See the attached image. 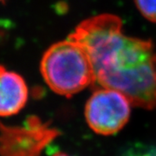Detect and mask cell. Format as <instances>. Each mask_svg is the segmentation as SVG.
Listing matches in <instances>:
<instances>
[{"mask_svg":"<svg viewBox=\"0 0 156 156\" xmlns=\"http://www.w3.org/2000/svg\"><path fill=\"white\" fill-rule=\"evenodd\" d=\"M59 134L37 116H29L23 126L0 122V156H40Z\"/></svg>","mask_w":156,"mask_h":156,"instance_id":"3","label":"cell"},{"mask_svg":"<svg viewBox=\"0 0 156 156\" xmlns=\"http://www.w3.org/2000/svg\"><path fill=\"white\" fill-rule=\"evenodd\" d=\"M68 37L88 53L96 83L121 92L134 106L155 107L156 51L150 40L127 37L113 14L89 17Z\"/></svg>","mask_w":156,"mask_h":156,"instance_id":"1","label":"cell"},{"mask_svg":"<svg viewBox=\"0 0 156 156\" xmlns=\"http://www.w3.org/2000/svg\"><path fill=\"white\" fill-rule=\"evenodd\" d=\"M125 156H156V146H140L128 151Z\"/></svg>","mask_w":156,"mask_h":156,"instance_id":"7","label":"cell"},{"mask_svg":"<svg viewBox=\"0 0 156 156\" xmlns=\"http://www.w3.org/2000/svg\"><path fill=\"white\" fill-rule=\"evenodd\" d=\"M0 1H2V0H0Z\"/></svg>","mask_w":156,"mask_h":156,"instance_id":"9","label":"cell"},{"mask_svg":"<svg viewBox=\"0 0 156 156\" xmlns=\"http://www.w3.org/2000/svg\"><path fill=\"white\" fill-rule=\"evenodd\" d=\"M131 102L115 89H96L87 101L85 118L93 131L103 135L116 134L130 117Z\"/></svg>","mask_w":156,"mask_h":156,"instance_id":"4","label":"cell"},{"mask_svg":"<svg viewBox=\"0 0 156 156\" xmlns=\"http://www.w3.org/2000/svg\"><path fill=\"white\" fill-rule=\"evenodd\" d=\"M53 156H69L68 154H64V153H56V154H55Z\"/></svg>","mask_w":156,"mask_h":156,"instance_id":"8","label":"cell"},{"mask_svg":"<svg viewBox=\"0 0 156 156\" xmlns=\"http://www.w3.org/2000/svg\"><path fill=\"white\" fill-rule=\"evenodd\" d=\"M141 15L148 21L156 23V0H134Z\"/></svg>","mask_w":156,"mask_h":156,"instance_id":"6","label":"cell"},{"mask_svg":"<svg viewBox=\"0 0 156 156\" xmlns=\"http://www.w3.org/2000/svg\"><path fill=\"white\" fill-rule=\"evenodd\" d=\"M28 95L24 79L0 65V116H11L19 113L25 106Z\"/></svg>","mask_w":156,"mask_h":156,"instance_id":"5","label":"cell"},{"mask_svg":"<svg viewBox=\"0 0 156 156\" xmlns=\"http://www.w3.org/2000/svg\"><path fill=\"white\" fill-rule=\"evenodd\" d=\"M45 83L58 95L71 96L95 83L94 68L81 44L68 37L46 50L40 62Z\"/></svg>","mask_w":156,"mask_h":156,"instance_id":"2","label":"cell"}]
</instances>
